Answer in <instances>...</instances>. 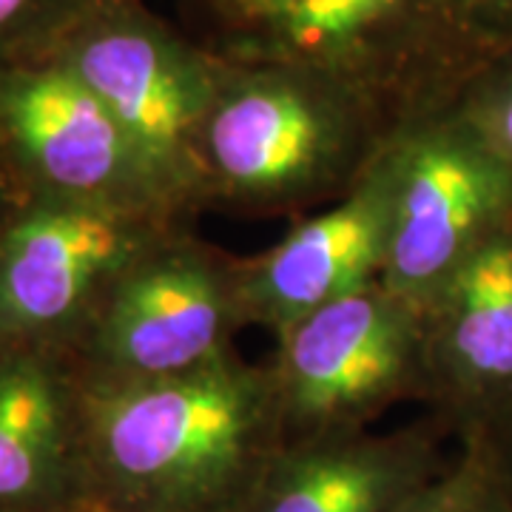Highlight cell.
Wrapping results in <instances>:
<instances>
[{
  "mask_svg": "<svg viewBox=\"0 0 512 512\" xmlns=\"http://www.w3.org/2000/svg\"><path fill=\"white\" fill-rule=\"evenodd\" d=\"M92 504L83 390L66 353H0V512H72Z\"/></svg>",
  "mask_w": 512,
  "mask_h": 512,
  "instance_id": "obj_11",
  "label": "cell"
},
{
  "mask_svg": "<svg viewBox=\"0 0 512 512\" xmlns=\"http://www.w3.org/2000/svg\"><path fill=\"white\" fill-rule=\"evenodd\" d=\"M72 512H106V510H100V507H94V504H86V507H80V510H72Z\"/></svg>",
  "mask_w": 512,
  "mask_h": 512,
  "instance_id": "obj_20",
  "label": "cell"
},
{
  "mask_svg": "<svg viewBox=\"0 0 512 512\" xmlns=\"http://www.w3.org/2000/svg\"><path fill=\"white\" fill-rule=\"evenodd\" d=\"M407 114L328 69L220 55L200 134L205 208L305 217L339 202Z\"/></svg>",
  "mask_w": 512,
  "mask_h": 512,
  "instance_id": "obj_2",
  "label": "cell"
},
{
  "mask_svg": "<svg viewBox=\"0 0 512 512\" xmlns=\"http://www.w3.org/2000/svg\"><path fill=\"white\" fill-rule=\"evenodd\" d=\"M453 103L512 165V43L461 80Z\"/></svg>",
  "mask_w": 512,
  "mask_h": 512,
  "instance_id": "obj_15",
  "label": "cell"
},
{
  "mask_svg": "<svg viewBox=\"0 0 512 512\" xmlns=\"http://www.w3.org/2000/svg\"><path fill=\"white\" fill-rule=\"evenodd\" d=\"M94 0H0V66L43 60Z\"/></svg>",
  "mask_w": 512,
  "mask_h": 512,
  "instance_id": "obj_14",
  "label": "cell"
},
{
  "mask_svg": "<svg viewBox=\"0 0 512 512\" xmlns=\"http://www.w3.org/2000/svg\"><path fill=\"white\" fill-rule=\"evenodd\" d=\"M239 328L237 256L180 228L111 288L66 356L86 387L151 382L234 350Z\"/></svg>",
  "mask_w": 512,
  "mask_h": 512,
  "instance_id": "obj_7",
  "label": "cell"
},
{
  "mask_svg": "<svg viewBox=\"0 0 512 512\" xmlns=\"http://www.w3.org/2000/svg\"><path fill=\"white\" fill-rule=\"evenodd\" d=\"M461 444L476 450L490 478L512 501V404L501 413H495L493 419L484 427H478L476 433L467 436Z\"/></svg>",
  "mask_w": 512,
  "mask_h": 512,
  "instance_id": "obj_17",
  "label": "cell"
},
{
  "mask_svg": "<svg viewBox=\"0 0 512 512\" xmlns=\"http://www.w3.org/2000/svg\"><path fill=\"white\" fill-rule=\"evenodd\" d=\"M436 427L285 444L239 512H404L450 464Z\"/></svg>",
  "mask_w": 512,
  "mask_h": 512,
  "instance_id": "obj_12",
  "label": "cell"
},
{
  "mask_svg": "<svg viewBox=\"0 0 512 512\" xmlns=\"http://www.w3.org/2000/svg\"><path fill=\"white\" fill-rule=\"evenodd\" d=\"M421 316V404L464 441L512 404V222L447 276Z\"/></svg>",
  "mask_w": 512,
  "mask_h": 512,
  "instance_id": "obj_9",
  "label": "cell"
},
{
  "mask_svg": "<svg viewBox=\"0 0 512 512\" xmlns=\"http://www.w3.org/2000/svg\"><path fill=\"white\" fill-rule=\"evenodd\" d=\"M367 26L433 92L461 80L512 43V0H348Z\"/></svg>",
  "mask_w": 512,
  "mask_h": 512,
  "instance_id": "obj_13",
  "label": "cell"
},
{
  "mask_svg": "<svg viewBox=\"0 0 512 512\" xmlns=\"http://www.w3.org/2000/svg\"><path fill=\"white\" fill-rule=\"evenodd\" d=\"M384 165L390 228L379 282L424 308L484 239L512 222V165L453 97L407 114Z\"/></svg>",
  "mask_w": 512,
  "mask_h": 512,
  "instance_id": "obj_4",
  "label": "cell"
},
{
  "mask_svg": "<svg viewBox=\"0 0 512 512\" xmlns=\"http://www.w3.org/2000/svg\"><path fill=\"white\" fill-rule=\"evenodd\" d=\"M473 512H512V501L507 498V493L495 484L493 478H490L487 467H484V481H481V490H478L476 498V510Z\"/></svg>",
  "mask_w": 512,
  "mask_h": 512,
  "instance_id": "obj_19",
  "label": "cell"
},
{
  "mask_svg": "<svg viewBox=\"0 0 512 512\" xmlns=\"http://www.w3.org/2000/svg\"><path fill=\"white\" fill-rule=\"evenodd\" d=\"M43 60L106 106L183 217L205 211L200 134L220 74L211 46L146 0H94Z\"/></svg>",
  "mask_w": 512,
  "mask_h": 512,
  "instance_id": "obj_3",
  "label": "cell"
},
{
  "mask_svg": "<svg viewBox=\"0 0 512 512\" xmlns=\"http://www.w3.org/2000/svg\"><path fill=\"white\" fill-rule=\"evenodd\" d=\"M89 498L106 512H239L285 447L268 362L80 384Z\"/></svg>",
  "mask_w": 512,
  "mask_h": 512,
  "instance_id": "obj_1",
  "label": "cell"
},
{
  "mask_svg": "<svg viewBox=\"0 0 512 512\" xmlns=\"http://www.w3.org/2000/svg\"><path fill=\"white\" fill-rule=\"evenodd\" d=\"M0 157L23 200L191 222L106 106L52 60L0 66Z\"/></svg>",
  "mask_w": 512,
  "mask_h": 512,
  "instance_id": "obj_8",
  "label": "cell"
},
{
  "mask_svg": "<svg viewBox=\"0 0 512 512\" xmlns=\"http://www.w3.org/2000/svg\"><path fill=\"white\" fill-rule=\"evenodd\" d=\"M191 222L26 200L0 231V353H69L111 288Z\"/></svg>",
  "mask_w": 512,
  "mask_h": 512,
  "instance_id": "obj_6",
  "label": "cell"
},
{
  "mask_svg": "<svg viewBox=\"0 0 512 512\" xmlns=\"http://www.w3.org/2000/svg\"><path fill=\"white\" fill-rule=\"evenodd\" d=\"M484 481V464L473 447L461 444L458 453L433 484H427L404 512H473Z\"/></svg>",
  "mask_w": 512,
  "mask_h": 512,
  "instance_id": "obj_16",
  "label": "cell"
},
{
  "mask_svg": "<svg viewBox=\"0 0 512 512\" xmlns=\"http://www.w3.org/2000/svg\"><path fill=\"white\" fill-rule=\"evenodd\" d=\"M23 194H20V188L12 180V174H9V168L3 163V157H0V231H3V225L12 220V214L18 211L20 205H23Z\"/></svg>",
  "mask_w": 512,
  "mask_h": 512,
  "instance_id": "obj_18",
  "label": "cell"
},
{
  "mask_svg": "<svg viewBox=\"0 0 512 512\" xmlns=\"http://www.w3.org/2000/svg\"><path fill=\"white\" fill-rule=\"evenodd\" d=\"M268 367L285 444L359 433L390 404L421 402L424 316L373 279L282 330Z\"/></svg>",
  "mask_w": 512,
  "mask_h": 512,
  "instance_id": "obj_5",
  "label": "cell"
},
{
  "mask_svg": "<svg viewBox=\"0 0 512 512\" xmlns=\"http://www.w3.org/2000/svg\"><path fill=\"white\" fill-rule=\"evenodd\" d=\"M390 228L382 157L339 202L305 214L268 251L237 259L242 325L279 336L313 311L379 279Z\"/></svg>",
  "mask_w": 512,
  "mask_h": 512,
  "instance_id": "obj_10",
  "label": "cell"
}]
</instances>
